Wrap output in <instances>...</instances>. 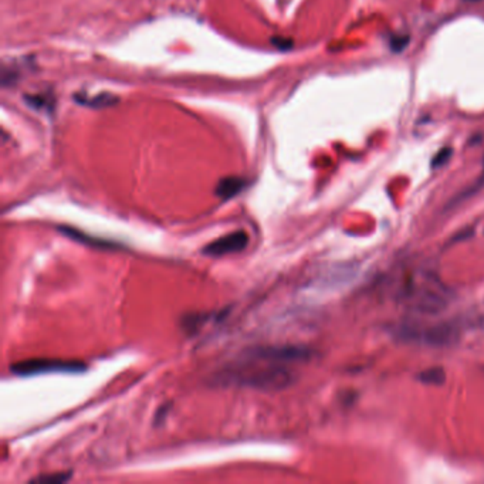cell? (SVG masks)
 Masks as SVG:
<instances>
[{"label": "cell", "instance_id": "obj_1", "mask_svg": "<svg viewBox=\"0 0 484 484\" xmlns=\"http://www.w3.org/2000/svg\"><path fill=\"white\" fill-rule=\"evenodd\" d=\"M311 357L308 348L297 345L257 347L244 351L242 355L221 369L215 385H236L258 391H281L290 386L295 375L290 364L307 361Z\"/></svg>", "mask_w": 484, "mask_h": 484}, {"label": "cell", "instance_id": "obj_2", "mask_svg": "<svg viewBox=\"0 0 484 484\" xmlns=\"http://www.w3.org/2000/svg\"><path fill=\"white\" fill-rule=\"evenodd\" d=\"M87 367L78 361L63 359H26L10 365V372L17 377H34L43 374H78Z\"/></svg>", "mask_w": 484, "mask_h": 484}, {"label": "cell", "instance_id": "obj_3", "mask_svg": "<svg viewBox=\"0 0 484 484\" xmlns=\"http://www.w3.org/2000/svg\"><path fill=\"white\" fill-rule=\"evenodd\" d=\"M247 244H248L247 232L236 231L206 244L204 248V254L211 257H222L226 254L242 251L247 247Z\"/></svg>", "mask_w": 484, "mask_h": 484}, {"label": "cell", "instance_id": "obj_4", "mask_svg": "<svg viewBox=\"0 0 484 484\" xmlns=\"http://www.w3.org/2000/svg\"><path fill=\"white\" fill-rule=\"evenodd\" d=\"M58 231H60L64 236H67V238H70V239H73V241H75V242L88 244V246H91V247L110 248V250H115V248L121 247L120 244H117L115 242H110V241H104V239H98V238H91V236H88V235H85V233H83V232H80V231H77V229H73V228H70V226H58Z\"/></svg>", "mask_w": 484, "mask_h": 484}, {"label": "cell", "instance_id": "obj_5", "mask_svg": "<svg viewBox=\"0 0 484 484\" xmlns=\"http://www.w3.org/2000/svg\"><path fill=\"white\" fill-rule=\"evenodd\" d=\"M246 186H247V181L241 177H226L218 182L215 194L221 199L229 201L235 198L236 195H239Z\"/></svg>", "mask_w": 484, "mask_h": 484}, {"label": "cell", "instance_id": "obj_6", "mask_svg": "<svg viewBox=\"0 0 484 484\" xmlns=\"http://www.w3.org/2000/svg\"><path fill=\"white\" fill-rule=\"evenodd\" d=\"M419 379L426 385H442L446 381V374L442 368H431L419 375Z\"/></svg>", "mask_w": 484, "mask_h": 484}, {"label": "cell", "instance_id": "obj_7", "mask_svg": "<svg viewBox=\"0 0 484 484\" xmlns=\"http://www.w3.org/2000/svg\"><path fill=\"white\" fill-rule=\"evenodd\" d=\"M78 101L83 104V105H90V107H95V108H104V107H108V105H112L117 98L108 93H104V94H98L93 98H78Z\"/></svg>", "mask_w": 484, "mask_h": 484}, {"label": "cell", "instance_id": "obj_8", "mask_svg": "<svg viewBox=\"0 0 484 484\" xmlns=\"http://www.w3.org/2000/svg\"><path fill=\"white\" fill-rule=\"evenodd\" d=\"M452 154H453L452 148H443V149H441V151L435 155V158L432 159V168H441V167H443L445 164H448L449 159L452 158Z\"/></svg>", "mask_w": 484, "mask_h": 484}, {"label": "cell", "instance_id": "obj_9", "mask_svg": "<svg viewBox=\"0 0 484 484\" xmlns=\"http://www.w3.org/2000/svg\"><path fill=\"white\" fill-rule=\"evenodd\" d=\"M71 475H67V473H57L54 476H41V478H37V479H33L31 482H36V483H63V482H67L70 479Z\"/></svg>", "mask_w": 484, "mask_h": 484}, {"label": "cell", "instance_id": "obj_10", "mask_svg": "<svg viewBox=\"0 0 484 484\" xmlns=\"http://www.w3.org/2000/svg\"><path fill=\"white\" fill-rule=\"evenodd\" d=\"M28 105L31 107H36V108H43V110H47L48 107L53 105V101H48L47 97H40V95H33V97H26Z\"/></svg>", "mask_w": 484, "mask_h": 484}, {"label": "cell", "instance_id": "obj_11", "mask_svg": "<svg viewBox=\"0 0 484 484\" xmlns=\"http://www.w3.org/2000/svg\"><path fill=\"white\" fill-rule=\"evenodd\" d=\"M408 43H409L408 36H394L391 40V48L394 51H401L408 46Z\"/></svg>", "mask_w": 484, "mask_h": 484}, {"label": "cell", "instance_id": "obj_12", "mask_svg": "<svg viewBox=\"0 0 484 484\" xmlns=\"http://www.w3.org/2000/svg\"><path fill=\"white\" fill-rule=\"evenodd\" d=\"M472 1H478V0H472Z\"/></svg>", "mask_w": 484, "mask_h": 484}]
</instances>
